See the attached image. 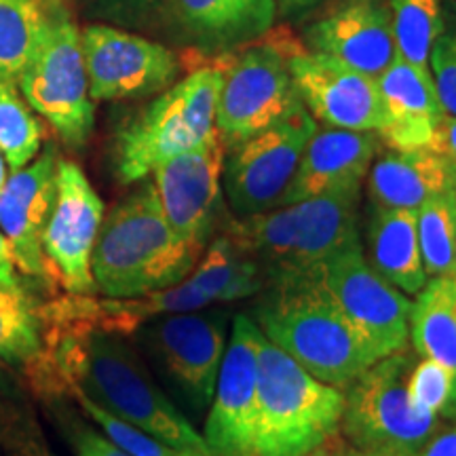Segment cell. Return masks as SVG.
<instances>
[{
    "instance_id": "cell-23",
    "label": "cell",
    "mask_w": 456,
    "mask_h": 456,
    "mask_svg": "<svg viewBox=\"0 0 456 456\" xmlns=\"http://www.w3.org/2000/svg\"><path fill=\"white\" fill-rule=\"evenodd\" d=\"M191 37L208 51L241 49L271 32L275 0H174Z\"/></svg>"
},
{
    "instance_id": "cell-32",
    "label": "cell",
    "mask_w": 456,
    "mask_h": 456,
    "mask_svg": "<svg viewBox=\"0 0 456 456\" xmlns=\"http://www.w3.org/2000/svg\"><path fill=\"white\" fill-rule=\"evenodd\" d=\"M0 450L4 456H61L26 397L0 389Z\"/></svg>"
},
{
    "instance_id": "cell-38",
    "label": "cell",
    "mask_w": 456,
    "mask_h": 456,
    "mask_svg": "<svg viewBox=\"0 0 456 456\" xmlns=\"http://www.w3.org/2000/svg\"><path fill=\"white\" fill-rule=\"evenodd\" d=\"M17 265L11 252V245L0 231V288L11 289V292H21L20 277H17Z\"/></svg>"
},
{
    "instance_id": "cell-7",
    "label": "cell",
    "mask_w": 456,
    "mask_h": 456,
    "mask_svg": "<svg viewBox=\"0 0 456 456\" xmlns=\"http://www.w3.org/2000/svg\"><path fill=\"white\" fill-rule=\"evenodd\" d=\"M17 83L32 110L41 114L68 146L87 144L95 106L89 95L81 30L70 11L45 13L38 41Z\"/></svg>"
},
{
    "instance_id": "cell-31",
    "label": "cell",
    "mask_w": 456,
    "mask_h": 456,
    "mask_svg": "<svg viewBox=\"0 0 456 456\" xmlns=\"http://www.w3.org/2000/svg\"><path fill=\"white\" fill-rule=\"evenodd\" d=\"M43 135L41 121L17 94L15 83L0 78V152L11 171L26 167L41 152Z\"/></svg>"
},
{
    "instance_id": "cell-22",
    "label": "cell",
    "mask_w": 456,
    "mask_h": 456,
    "mask_svg": "<svg viewBox=\"0 0 456 456\" xmlns=\"http://www.w3.org/2000/svg\"><path fill=\"white\" fill-rule=\"evenodd\" d=\"M456 165L429 151H389L370 165L368 191L374 208L419 212L431 199L452 192Z\"/></svg>"
},
{
    "instance_id": "cell-37",
    "label": "cell",
    "mask_w": 456,
    "mask_h": 456,
    "mask_svg": "<svg viewBox=\"0 0 456 456\" xmlns=\"http://www.w3.org/2000/svg\"><path fill=\"white\" fill-rule=\"evenodd\" d=\"M416 456H456V420L444 423Z\"/></svg>"
},
{
    "instance_id": "cell-46",
    "label": "cell",
    "mask_w": 456,
    "mask_h": 456,
    "mask_svg": "<svg viewBox=\"0 0 456 456\" xmlns=\"http://www.w3.org/2000/svg\"><path fill=\"white\" fill-rule=\"evenodd\" d=\"M0 456H4V454H3V450H0Z\"/></svg>"
},
{
    "instance_id": "cell-11",
    "label": "cell",
    "mask_w": 456,
    "mask_h": 456,
    "mask_svg": "<svg viewBox=\"0 0 456 456\" xmlns=\"http://www.w3.org/2000/svg\"><path fill=\"white\" fill-rule=\"evenodd\" d=\"M319 275L380 357L406 349L412 300L370 265L362 245H349L330 256L319 266Z\"/></svg>"
},
{
    "instance_id": "cell-18",
    "label": "cell",
    "mask_w": 456,
    "mask_h": 456,
    "mask_svg": "<svg viewBox=\"0 0 456 456\" xmlns=\"http://www.w3.org/2000/svg\"><path fill=\"white\" fill-rule=\"evenodd\" d=\"M305 38L313 51L372 78L397 60L389 0H334L306 28Z\"/></svg>"
},
{
    "instance_id": "cell-30",
    "label": "cell",
    "mask_w": 456,
    "mask_h": 456,
    "mask_svg": "<svg viewBox=\"0 0 456 456\" xmlns=\"http://www.w3.org/2000/svg\"><path fill=\"white\" fill-rule=\"evenodd\" d=\"M420 256L427 277L456 271V197L454 191L427 201L416 212Z\"/></svg>"
},
{
    "instance_id": "cell-36",
    "label": "cell",
    "mask_w": 456,
    "mask_h": 456,
    "mask_svg": "<svg viewBox=\"0 0 456 456\" xmlns=\"http://www.w3.org/2000/svg\"><path fill=\"white\" fill-rule=\"evenodd\" d=\"M429 151L448 159L450 163L456 165V117L454 114L444 112L433 129V138L429 142Z\"/></svg>"
},
{
    "instance_id": "cell-15",
    "label": "cell",
    "mask_w": 456,
    "mask_h": 456,
    "mask_svg": "<svg viewBox=\"0 0 456 456\" xmlns=\"http://www.w3.org/2000/svg\"><path fill=\"white\" fill-rule=\"evenodd\" d=\"M226 148L218 129L197 148L180 152L152 171L159 203L180 237L208 245L222 209Z\"/></svg>"
},
{
    "instance_id": "cell-47",
    "label": "cell",
    "mask_w": 456,
    "mask_h": 456,
    "mask_svg": "<svg viewBox=\"0 0 456 456\" xmlns=\"http://www.w3.org/2000/svg\"><path fill=\"white\" fill-rule=\"evenodd\" d=\"M454 3H456V0H454Z\"/></svg>"
},
{
    "instance_id": "cell-16",
    "label": "cell",
    "mask_w": 456,
    "mask_h": 456,
    "mask_svg": "<svg viewBox=\"0 0 456 456\" xmlns=\"http://www.w3.org/2000/svg\"><path fill=\"white\" fill-rule=\"evenodd\" d=\"M289 68L302 104L326 127L379 131L383 127V102L376 78L357 72L332 55L296 49Z\"/></svg>"
},
{
    "instance_id": "cell-8",
    "label": "cell",
    "mask_w": 456,
    "mask_h": 456,
    "mask_svg": "<svg viewBox=\"0 0 456 456\" xmlns=\"http://www.w3.org/2000/svg\"><path fill=\"white\" fill-rule=\"evenodd\" d=\"M414 363L403 349L380 357L353 380L340 419V433L346 444L419 454L433 433L448 423L419 410L410 399L408 379Z\"/></svg>"
},
{
    "instance_id": "cell-45",
    "label": "cell",
    "mask_w": 456,
    "mask_h": 456,
    "mask_svg": "<svg viewBox=\"0 0 456 456\" xmlns=\"http://www.w3.org/2000/svg\"><path fill=\"white\" fill-rule=\"evenodd\" d=\"M454 197H456V184H454Z\"/></svg>"
},
{
    "instance_id": "cell-21",
    "label": "cell",
    "mask_w": 456,
    "mask_h": 456,
    "mask_svg": "<svg viewBox=\"0 0 456 456\" xmlns=\"http://www.w3.org/2000/svg\"><path fill=\"white\" fill-rule=\"evenodd\" d=\"M359 199L362 184L357 182L292 203L298 222L292 275L319 271L338 249L359 243Z\"/></svg>"
},
{
    "instance_id": "cell-29",
    "label": "cell",
    "mask_w": 456,
    "mask_h": 456,
    "mask_svg": "<svg viewBox=\"0 0 456 456\" xmlns=\"http://www.w3.org/2000/svg\"><path fill=\"white\" fill-rule=\"evenodd\" d=\"M45 24L37 0H0V78L17 83Z\"/></svg>"
},
{
    "instance_id": "cell-39",
    "label": "cell",
    "mask_w": 456,
    "mask_h": 456,
    "mask_svg": "<svg viewBox=\"0 0 456 456\" xmlns=\"http://www.w3.org/2000/svg\"><path fill=\"white\" fill-rule=\"evenodd\" d=\"M334 456H416L408 452H395V450H366V448H355L351 444L340 442V437L336 440Z\"/></svg>"
},
{
    "instance_id": "cell-9",
    "label": "cell",
    "mask_w": 456,
    "mask_h": 456,
    "mask_svg": "<svg viewBox=\"0 0 456 456\" xmlns=\"http://www.w3.org/2000/svg\"><path fill=\"white\" fill-rule=\"evenodd\" d=\"M298 47L279 41H254L239 53L222 55V87L216 104V129L224 148L271 127L300 104L289 57Z\"/></svg>"
},
{
    "instance_id": "cell-5",
    "label": "cell",
    "mask_w": 456,
    "mask_h": 456,
    "mask_svg": "<svg viewBox=\"0 0 456 456\" xmlns=\"http://www.w3.org/2000/svg\"><path fill=\"white\" fill-rule=\"evenodd\" d=\"M226 332L228 311L214 306L165 313L146 319L129 334L157 383L191 423L203 419L212 406Z\"/></svg>"
},
{
    "instance_id": "cell-26",
    "label": "cell",
    "mask_w": 456,
    "mask_h": 456,
    "mask_svg": "<svg viewBox=\"0 0 456 456\" xmlns=\"http://www.w3.org/2000/svg\"><path fill=\"white\" fill-rule=\"evenodd\" d=\"M212 302H235L258 296L266 285L260 265L231 237H218L205 248L201 260L188 275Z\"/></svg>"
},
{
    "instance_id": "cell-35",
    "label": "cell",
    "mask_w": 456,
    "mask_h": 456,
    "mask_svg": "<svg viewBox=\"0 0 456 456\" xmlns=\"http://www.w3.org/2000/svg\"><path fill=\"white\" fill-rule=\"evenodd\" d=\"M429 70L444 112L456 117V3L444 0V24L431 49Z\"/></svg>"
},
{
    "instance_id": "cell-2",
    "label": "cell",
    "mask_w": 456,
    "mask_h": 456,
    "mask_svg": "<svg viewBox=\"0 0 456 456\" xmlns=\"http://www.w3.org/2000/svg\"><path fill=\"white\" fill-rule=\"evenodd\" d=\"M256 305L262 336L332 387H349L380 355L346 317L319 271L265 285Z\"/></svg>"
},
{
    "instance_id": "cell-43",
    "label": "cell",
    "mask_w": 456,
    "mask_h": 456,
    "mask_svg": "<svg viewBox=\"0 0 456 456\" xmlns=\"http://www.w3.org/2000/svg\"><path fill=\"white\" fill-rule=\"evenodd\" d=\"M336 440H338V436L334 437V440H330L328 444H323V446H319L313 450V452L305 454V456H334V450H336Z\"/></svg>"
},
{
    "instance_id": "cell-19",
    "label": "cell",
    "mask_w": 456,
    "mask_h": 456,
    "mask_svg": "<svg viewBox=\"0 0 456 456\" xmlns=\"http://www.w3.org/2000/svg\"><path fill=\"white\" fill-rule=\"evenodd\" d=\"M376 131L317 129L306 144L296 169L294 180L283 192L277 208L292 205L305 199L346 184H362L380 151Z\"/></svg>"
},
{
    "instance_id": "cell-34",
    "label": "cell",
    "mask_w": 456,
    "mask_h": 456,
    "mask_svg": "<svg viewBox=\"0 0 456 456\" xmlns=\"http://www.w3.org/2000/svg\"><path fill=\"white\" fill-rule=\"evenodd\" d=\"M66 389L74 397V402L78 403V408H81L83 412L129 456H188L184 452H180V450L167 446V444L155 440V437L148 436V433L127 425L125 420L117 419V416H112L110 412H106L104 408H100L98 403H94L77 389H70V387H66Z\"/></svg>"
},
{
    "instance_id": "cell-33",
    "label": "cell",
    "mask_w": 456,
    "mask_h": 456,
    "mask_svg": "<svg viewBox=\"0 0 456 456\" xmlns=\"http://www.w3.org/2000/svg\"><path fill=\"white\" fill-rule=\"evenodd\" d=\"M412 403L423 412L454 423L456 420V370L433 359L414 363L408 379Z\"/></svg>"
},
{
    "instance_id": "cell-20",
    "label": "cell",
    "mask_w": 456,
    "mask_h": 456,
    "mask_svg": "<svg viewBox=\"0 0 456 456\" xmlns=\"http://www.w3.org/2000/svg\"><path fill=\"white\" fill-rule=\"evenodd\" d=\"M383 102V127L376 134L391 151L427 148L444 114L431 72L397 60L376 77Z\"/></svg>"
},
{
    "instance_id": "cell-44",
    "label": "cell",
    "mask_w": 456,
    "mask_h": 456,
    "mask_svg": "<svg viewBox=\"0 0 456 456\" xmlns=\"http://www.w3.org/2000/svg\"><path fill=\"white\" fill-rule=\"evenodd\" d=\"M7 178H9V163H7V159H4L3 152H0V191H3Z\"/></svg>"
},
{
    "instance_id": "cell-28",
    "label": "cell",
    "mask_w": 456,
    "mask_h": 456,
    "mask_svg": "<svg viewBox=\"0 0 456 456\" xmlns=\"http://www.w3.org/2000/svg\"><path fill=\"white\" fill-rule=\"evenodd\" d=\"M399 60L429 70L431 49L442 32L444 0H389Z\"/></svg>"
},
{
    "instance_id": "cell-17",
    "label": "cell",
    "mask_w": 456,
    "mask_h": 456,
    "mask_svg": "<svg viewBox=\"0 0 456 456\" xmlns=\"http://www.w3.org/2000/svg\"><path fill=\"white\" fill-rule=\"evenodd\" d=\"M57 163L55 144L45 146L26 167L11 171L0 191V231L11 245L17 271L28 277H51L43 232L55 201Z\"/></svg>"
},
{
    "instance_id": "cell-13",
    "label": "cell",
    "mask_w": 456,
    "mask_h": 456,
    "mask_svg": "<svg viewBox=\"0 0 456 456\" xmlns=\"http://www.w3.org/2000/svg\"><path fill=\"white\" fill-rule=\"evenodd\" d=\"M262 332L249 315L232 319L203 440L212 456H256L258 436V357Z\"/></svg>"
},
{
    "instance_id": "cell-25",
    "label": "cell",
    "mask_w": 456,
    "mask_h": 456,
    "mask_svg": "<svg viewBox=\"0 0 456 456\" xmlns=\"http://www.w3.org/2000/svg\"><path fill=\"white\" fill-rule=\"evenodd\" d=\"M410 338L420 357L456 370V271L431 277L416 294Z\"/></svg>"
},
{
    "instance_id": "cell-14",
    "label": "cell",
    "mask_w": 456,
    "mask_h": 456,
    "mask_svg": "<svg viewBox=\"0 0 456 456\" xmlns=\"http://www.w3.org/2000/svg\"><path fill=\"white\" fill-rule=\"evenodd\" d=\"M81 43L94 102L159 94L167 89L180 72L174 51L118 28L91 24L81 30Z\"/></svg>"
},
{
    "instance_id": "cell-10",
    "label": "cell",
    "mask_w": 456,
    "mask_h": 456,
    "mask_svg": "<svg viewBox=\"0 0 456 456\" xmlns=\"http://www.w3.org/2000/svg\"><path fill=\"white\" fill-rule=\"evenodd\" d=\"M315 131L317 121L300 102L271 127L226 148L222 182L239 218L277 208Z\"/></svg>"
},
{
    "instance_id": "cell-6",
    "label": "cell",
    "mask_w": 456,
    "mask_h": 456,
    "mask_svg": "<svg viewBox=\"0 0 456 456\" xmlns=\"http://www.w3.org/2000/svg\"><path fill=\"white\" fill-rule=\"evenodd\" d=\"M220 87V64L203 66L125 123L117 138L118 180L123 184L142 182L157 165L208 140L216 131Z\"/></svg>"
},
{
    "instance_id": "cell-40",
    "label": "cell",
    "mask_w": 456,
    "mask_h": 456,
    "mask_svg": "<svg viewBox=\"0 0 456 456\" xmlns=\"http://www.w3.org/2000/svg\"><path fill=\"white\" fill-rule=\"evenodd\" d=\"M102 7L108 9H131V11H144L157 3V0H95Z\"/></svg>"
},
{
    "instance_id": "cell-4",
    "label": "cell",
    "mask_w": 456,
    "mask_h": 456,
    "mask_svg": "<svg viewBox=\"0 0 456 456\" xmlns=\"http://www.w3.org/2000/svg\"><path fill=\"white\" fill-rule=\"evenodd\" d=\"M345 395L262 336L256 456H305L340 433Z\"/></svg>"
},
{
    "instance_id": "cell-41",
    "label": "cell",
    "mask_w": 456,
    "mask_h": 456,
    "mask_svg": "<svg viewBox=\"0 0 456 456\" xmlns=\"http://www.w3.org/2000/svg\"><path fill=\"white\" fill-rule=\"evenodd\" d=\"M322 3V0H275V4L283 13L292 15V13H302V11L315 7V4Z\"/></svg>"
},
{
    "instance_id": "cell-42",
    "label": "cell",
    "mask_w": 456,
    "mask_h": 456,
    "mask_svg": "<svg viewBox=\"0 0 456 456\" xmlns=\"http://www.w3.org/2000/svg\"><path fill=\"white\" fill-rule=\"evenodd\" d=\"M41 4L45 13H51V11H60V9H68V0H37Z\"/></svg>"
},
{
    "instance_id": "cell-12",
    "label": "cell",
    "mask_w": 456,
    "mask_h": 456,
    "mask_svg": "<svg viewBox=\"0 0 456 456\" xmlns=\"http://www.w3.org/2000/svg\"><path fill=\"white\" fill-rule=\"evenodd\" d=\"M104 222V201L74 161L60 159L55 201L43 232V252L51 277L68 294L95 292L91 258Z\"/></svg>"
},
{
    "instance_id": "cell-27",
    "label": "cell",
    "mask_w": 456,
    "mask_h": 456,
    "mask_svg": "<svg viewBox=\"0 0 456 456\" xmlns=\"http://www.w3.org/2000/svg\"><path fill=\"white\" fill-rule=\"evenodd\" d=\"M47 359V326L24 292L0 288V366L30 374Z\"/></svg>"
},
{
    "instance_id": "cell-24",
    "label": "cell",
    "mask_w": 456,
    "mask_h": 456,
    "mask_svg": "<svg viewBox=\"0 0 456 456\" xmlns=\"http://www.w3.org/2000/svg\"><path fill=\"white\" fill-rule=\"evenodd\" d=\"M368 254L370 265L403 294L416 296L429 281L420 256L416 212L372 205Z\"/></svg>"
},
{
    "instance_id": "cell-3",
    "label": "cell",
    "mask_w": 456,
    "mask_h": 456,
    "mask_svg": "<svg viewBox=\"0 0 456 456\" xmlns=\"http://www.w3.org/2000/svg\"><path fill=\"white\" fill-rule=\"evenodd\" d=\"M205 248L169 226L155 184L144 178L102 222L91 258L95 292L106 298L163 292L191 275Z\"/></svg>"
},
{
    "instance_id": "cell-1",
    "label": "cell",
    "mask_w": 456,
    "mask_h": 456,
    "mask_svg": "<svg viewBox=\"0 0 456 456\" xmlns=\"http://www.w3.org/2000/svg\"><path fill=\"white\" fill-rule=\"evenodd\" d=\"M47 353L64 385L106 412L188 456H212L129 336L83 328L47 330Z\"/></svg>"
}]
</instances>
